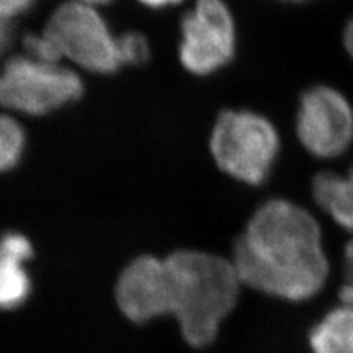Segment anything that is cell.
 Segmentation results:
<instances>
[{
    "label": "cell",
    "instance_id": "44dd1931",
    "mask_svg": "<svg viewBox=\"0 0 353 353\" xmlns=\"http://www.w3.org/2000/svg\"><path fill=\"white\" fill-rule=\"evenodd\" d=\"M71 2H77V3H85V5H92V6H102L106 5L112 0H71Z\"/></svg>",
    "mask_w": 353,
    "mask_h": 353
},
{
    "label": "cell",
    "instance_id": "2e32d148",
    "mask_svg": "<svg viewBox=\"0 0 353 353\" xmlns=\"http://www.w3.org/2000/svg\"><path fill=\"white\" fill-rule=\"evenodd\" d=\"M340 299L343 305L353 306V240L345 249V283L340 289Z\"/></svg>",
    "mask_w": 353,
    "mask_h": 353
},
{
    "label": "cell",
    "instance_id": "ffe728a7",
    "mask_svg": "<svg viewBox=\"0 0 353 353\" xmlns=\"http://www.w3.org/2000/svg\"><path fill=\"white\" fill-rule=\"evenodd\" d=\"M9 39H10V28L8 27L5 21L0 19V53L6 49Z\"/></svg>",
    "mask_w": 353,
    "mask_h": 353
},
{
    "label": "cell",
    "instance_id": "5b68a950",
    "mask_svg": "<svg viewBox=\"0 0 353 353\" xmlns=\"http://www.w3.org/2000/svg\"><path fill=\"white\" fill-rule=\"evenodd\" d=\"M44 32L58 48L62 58L93 74H112L123 62L118 37L96 6L70 2L50 17Z\"/></svg>",
    "mask_w": 353,
    "mask_h": 353
},
{
    "label": "cell",
    "instance_id": "9c48e42d",
    "mask_svg": "<svg viewBox=\"0 0 353 353\" xmlns=\"http://www.w3.org/2000/svg\"><path fill=\"white\" fill-rule=\"evenodd\" d=\"M312 193L318 206L339 225L353 233V165L346 175L331 171L318 174L312 183Z\"/></svg>",
    "mask_w": 353,
    "mask_h": 353
},
{
    "label": "cell",
    "instance_id": "7402d4cb",
    "mask_svg": "<svg viewBox=\"0 0 353 353\" xmlns=\"http://www.w3.org/2000/svg\"><path fill=\"white\" fill-rule=\"evenodd\" d=\"M284 2H303V0H284Z\"/></svg>",
    "mask_w": 353,
    "mask_h": 353
},
{
    "label": "cell",
    "instance_id": "52a82bcc",
    "mask_svg": "<svg viewBox=\"0 0 353 353\" xmlns=\"http://www.w3.org/2000/svg\"><path fill=\"white\" fill-rule=\"evenodd\" d=\"M296 132L302 146L316 158L333 159L353 143V106L330 85H314L301 96Z\"/></svg>",
    "mask_w": 353,
    "mask_h": 353
},
{
    "label": "cell",
    "instance_id": "8992f818",
    "mask_svg": "<svg viewBox=\"0 0 353 353\" xmlns=\"http://www.w3.org/2000/svg\"><path fill=\"white\" fill-rule=\"evenodd\" d=\"M179 58L197 77L223 70L234 58L237 31L225 0H196L180 26Z\"/></svg>",
    "mask_w": 353,
    "mask_h": 353
},
{
    "label": "cell",
    "instance_id": "7a4b0ae2",
    "mask_svg": "<svg viewBox=\"0 0 353 353\" xmlns=\"http://www.w3.org/2000/svg\"><path fill=\"white\" fill-rule=\"evenodd\" d=\"M240 279L231 261L197 250H176L163 259L165 315L180 324L184 340L205 347L233 311Z\"/></svg>",
    "mask_w": 353,
    "mask_h": 353
},
{
    "label": "cell",
    "instance_id": "e0dca14e",
    "mask_svg": "<svg viewBox=\"0 0 353 353\" xmlns=\"http://www.w3.org/2000/svg\"><path fill=\"white\" fill-rule=\"evenodd\" d=\"M36 0H0V19L6 21L28 12Z\"/></svg>",
    "mask_w": 353,
    "mask_h": 353
},
{
    "label": "cell",
    "instance_id": "7c38bea8",
    "mask_svg": "<svg viewBox=\"0 0 353 353\" xmlns=\"http://www.w3.org/2000/svg\"><path fill=\"white\" fill-rule=\"evenodd\" d=\"M26 131L12 117L0 115V174L14 170L24 157Z\"/></svg>",
    "mask_w": 353,
    "mask_h": 353
},
{
    "label": "cell",
    "instance_id": "ac0fdd59",
    "mask_svg": "<svg viewBox=\"0 0 353 353\" xmlns=\"http://www.w3.org/2000/svg\"><path fill=\"white\" fill-rule=\"evenodd\" d=\"M137 2L149 9H165L180 5L183 0H137Z\"/></svg>",
    "mask_w": 353,
    "mask_h": 353
},
{
    "label": "cell",
    "instance_id": "ba28073f",
    "mask_svg": "<svg viewBox=\"0 0 353 353\" xmlns=\"http://www.w3.org/2000/svg\"><path fill=\"white\" fill-rule=\"evenodd\" d=\"M115 297L121 312L132 323L163 316V259L140 256L130 262L119 275Z\"/></svg>",
    "mask_w": 353,
    "mask_h": 353
},
{
    "label": "cell",
    "instance_id": "5bb4252c",
    "mask_svg": "<svg viewBox=\"0 0 353 353\" xmlns=\"http://www.w3.org/2000/svg\"><path fill=\"white\" fill-rule=\"evenodd\" d=\"M0 256L26 265L34 256V248L26 234L6 231L0 234Z\"/></svg>",
    "mask_w": 353,
    "mask_h": 353
},
{
    "label": "cell",
    "instance_id": "4fadbf2b",
    "mask_svg": "<svg viewBox=\"0 0 353 353\" xmlns=\"http://www.w3.org/2000/svg\"><path fill=\"white\" fill-rule=\"evenodd\" d=\"M118 48L123 65H143L150 58V44L141 32L130 31L118 37Z\"/></svg>",
    "mask_w": 353,
    "mask_h": 353
},
{
    "label": "cell",
    "instance_id": "d6986e66",
    "mask_svg": "<svg viewBox=\"0 0 353 353\" xmlns=\"http://www.w3.org/2000/svg\"><path fill=\"white\" fill-rule=\"evenodd\" d=\"M343 43H345V48H346V50L349 53V57L353 61V18L347 22V26L345 27Z\"/></svg>",
    "mask_w": 353,
    "mask_h": 353
},
{
    "label": "cell",
    "instance_id": "30bf717a",
    "mask_svg": "<svg viewBox=\"0 0 353 353\" xmlns=\"http://www.w3.org/2000/svg\"><path fill=\"white\" fill-rule=\"evenodd\" d=\"M312 353H353V306L330 311L309 334Z\"/></svg>",
    "mask_w": 353,
    "mask_h": 353
},
{
    "label": "cell",
    "instance_id": "3957f363",
    "mask_svg": "<svg viewBox=\"0 0 353 353\" xmlns=\"http://www.w3.org/2000/svg\"><path fill=\"white\" fill-rule=\"evenodd\" d=\"M280 146L279 131L271 121L249 109H230L221 114L209 140L218 167L249 185L268 180Z\"/></svg>",
    "mask_w": 353,
    "mask_h": 353
},
{
    "label": "cell",
    "instance_id": "8fae6325",
    "mask_svg": "<svg viewBox=\"0 0 353 353\" xmlns=\"http://www.w3.org/2000/svg\"><path fill=\"white\" fill-rule=\"evenodd\" d=\"M32 293V280L24 263L0 256V311L24 306Z\"/></svg>",
    "mask_w": 353,
    "mask_h": 353
},
{
    "label": "cell",
    "instance_id": "277c9868",
    "mask_svg": "<svg viewBox=\"0 0 353 353\" xmlns=\"http://www.w3.org/2000/svg\"><path fill=\"white\" fill-rule=\"evenodd\" d=\"M83 94L81 77L58 63L17 57L0 71V106L26 115H48L80 101Z\"/></svg>",
    "mask_w": 353,
    "mask_h": 353
},
{
    "label": "cell",
    "instance_id": "9a60e30c",
    "mask_svg": "<svg viewBox=\"0 0 353 353\" xmlns=\"http://www.w3.org/2000/svg\"><path fill=\"white\" fill-rule=\"evenodd\" d=\"M26 50L28 58L44 63H58L61 61V53L54 43L49 39L46 32L43 34H30L26 37Z\"/></svg>",
    "mask_w": 353,
    "mask_h": 353
},
{
    "label": "cell",
    "instance_id": "6da1fadb",
    "mask_svg": "<svg viewBox=\"0 0 353 353\" xmlns=\"http://www.w3.org/2000/svg\"><path fill=\"white\" fill-rule=\"evenodd\" d=\"M231 262L241 284L290 302L311 299L328 275L315 218L284 199H272L253 214Z\"/></svg>",
    "mask_w": 353,
    "mask_h": 353
}]
</instances>
